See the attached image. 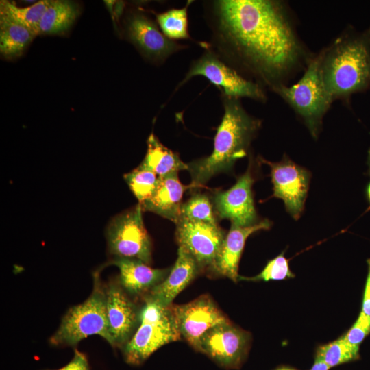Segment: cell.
<instances>
[{
  "label": "cell",
  "instance_id": "obj_1",
  "mask_svg": "<svg viewBox=\"0 0 370 370\" xmlns=\"http://www.w3.org/2000/svg\"><path fill=\"white\" fill-rule=\"evenodd\" d=\"M218 39L261 86L287 85L314 56L301 41L285 3L271 0L214 3Z\"/></svg>",
  "mask_w": 370,
  "mask_h": 370
},
{
  "label": "cell",
  "instance_id": "obj_2",
  "mask_svg": "<svg viewBox=\"0 0 370 370\" xmlns=\"http://www.w3.org/2000/svg\"><path fill=\"white\" fill-rule=\"evenodd\" d=\"M224 114L214 139L212 153L188 164L191 190L204 187L213 176L230 172L235 162L247 156L262 121L249 115L239 99L223 95Z\"/></svg>",
  "mask_w": 370,
  "mask_h": 370
},
{
  "label": "cell",
  "instance_id": "obj_3",
  "mask_svg": "<svg viewBox=\"0 0 370 370\" xmlns=\"http://www.w3.org/2000/svg\"><path fill=\"white\" fill-rule=\"evenodd\" d=\"M321 75L333 102L370 88V27L347 30L318 53Z\"/></svg>",
  "mask_w": 370,
  "mask_h": 370
},
{
  "label": "cell",
  "instance_id": "obj_4",
  "mask_svg": "<svg viewBox=\"0 0 370 370\" xmlns=\"http://www.w3.org/2000/svg\"><path fill=\"white\" fill-rule=\"evenodd\" d=\"M91 335L100 336L113 347L107 317L106 286L99 271L93 273L90 295L83 303L69 309L49 342L55 346H75Z\"/></svg>",
  "mask_w": 370,
  "mask_h": 370
},
{
  "label": "cell",
  "instance_id": "obj_5",
  "mask_svg": "<svg viewBox=\"0 0 370 370\" xmlns=\"http://www.w3.org/2000/svg\"><path fill=\"white\" fill-rule=\"evenodd\" d=\"M272 91L278 95L302 120L311 136L317 139L323 119L333 101L323 84L318 53L308 62L299 80L291 85H281Z\"/></svg>",
  "mask_w": 370,
  "mask_h": 370
},
{
  "label": "cell",
  "instance_id": "obj_6",
  "mask_svg": "<svg viewBox=\"0 0 370 370\" xmlns=\"http://www.w3.org/2000/svg\"><path fill=\"white\" fill-rule=\"evenodd\" d=\"M139 319L137 330L122 348L129 364L140 365L161 347L182 338L171 305L164 306L144 296Z\"/></svg>",
  "mask_w": 370,
  "mask_h": 370
},
{
  "label": "cell",
  "instance_id": "obj_7",
  "mask_svg": "<svg viewBox=\"0 0 370 370\" xmlns=\"http://www.w3.org/2000/svg\"><path fill=\"white\" fill-rule=\"evenodd\" d=\"M142 212L138 204L114 217L107 227L106 238L109 251L114 258L136 259L149 265L152 244Z\"/></svg>",
  "mask_w": 370,
  "mask_h": 370
},
{
  "label": "cell",
  "instance_id": "obj_8",
  "mask_svg": "<svg viewBox=\"0 0 370 370\" xmlns=\"http://www.w3.org/2000/svg\"><path fill=\"white\" fill-rule=\"evenodd\" d=\"M258 161L270 167L273 195L281 199L286 212L298 220L304 210L311 179V172L291 160L284 154L280 162H270L259 156Z\"/></svg>",
  "mask_w": 370,
  "mask_h": 370
},
{
  "label": "cell",
  "instance_id": "obj_9",
  "mask_svg": "<svg viewBox=\"0 0 370 370\" xmlns=\"http://www.w3.org/2000/svg\"><path fill=\"white\" fill-rule=\"evenodd\" d=\"M197 75L204 76L218 86L225 96L247 97L262 102L267 99L262 86L245 78L211 51L205 52L192 64L180 85Z\"/></svg>",
  "mask_w": 370,
  "mask_h": 370
},
{
  "label": "cell",
  "instance_id": "obj_10",
  "mask_svg": "<svg viewBox=\"0 0 370 370\" xmlns=\"http://www.w3.org/2000/svg\"><path fill=\"white\" fill-rule=\"evenodd\" d=\"M250 341L249 332L228 321L206 332L195 349L206 354L222 367L238 369L247 355Z\"/></svg>",
  "mask_w": 370,
  "mask_h": 370
},
{
  "label": "cell",
  "instance_id": "obj_11",
  "mask_svg": "<svg viewBox=\"0 0 370 370\" xmlns=\"http://www.w3.org/2000/svg\"><path fill=\"white\" fill-rule=\"evenodd\" d=\"M254 167L251 158L247 171L236 183L214 195L213 204L218 218L229 219L239 227L253 225L262 220L258 218L254 201L252 186L256 180Z\"/></svg>",
  "mask_w": 370,
  "mask_h": 370
},
{
  "label": "cell",
  "instance_id": "obj_12",
  "mask_svg": "<svg viewBox=\"0 0 370 370\" xmlns=\"http://www.w3.org/2000/svg\"><path fill=\"white\" fill-rule=\"evenodd\" d=\"M226 234L219 225L184 219L176 223L178 245L186 249L197 262L201 272L208 271L214 264Z\"/></svg>",
  "mask_w": 370,
  "mask_h": 370
},
{
  "label": "cell",
  "instance_id": "obj_13",
  "mask_svg": "<svg viewBox=\"0 0 370 370\" xmlns=\"http://www.w3.org/2000/svg\"><path fill=\"white\" fill-rule=\"evenodd\" d=\"M171 309L182 338L194 349L210 329L230 321L208 295L184 304H172Z\"/></svg>",
  "mask_w": 370,
  "mask_h": 370
},
{
  "label": "cell",
  "instance_id": "obj_14",
  "mask_svg": "<svg viewBox=\"0 0 370 370\" xmlns=\"http://www.w3.org/2000/svg\"><path fill=\"white\" fill-rule=\"evenodd\" d=\"M105 286L107 317L113 347L122 349L140 324V308L130 299L119 280H112Z\"/></svg>",
  "mask_w": 370,
  "mask_h": 370
},
{
  "label": "cell",
  "instance_id": "obj_15",
  "mask_svg": "<svg viewBox=\"0 0 370 370\" xmlns=\"http://www.w3.org/2000/svg\"><path fill=\"white\" fill-rule=\"evenodd\" d=\"M130 40L147 58L162 61L183 48L167 38L156 24L142 13H134L127 20Z\"/></svg>",
  "mask_w": 370,
  "mask_h": 370
},
{
  "label": "cell",
  "instance_id": "obj_16",
  "mask_svg": "<svg viewBox=\"0 0 370 370\" xmlns=\"http://www.w3.org/2000/svg\"><path fill=\"white\" fill-rule=\"evenodd\" d=\"M273 222L268 219L247 226L239 227L231 223L229 232L226 234L221 249L212 266L208 271L215 276L225 277L234 282L239 280L238 264L247 238L252 234L267 230Z\"/></svg>",
  "mask_w": 370,
  "mask_h": 370
},
{
  "label": "cell",
  "instance_id": "obj_17",
  "mask_svg": "<svg viewBox=\"0 0 370 370\" xmlns=\"http://www.w3.org/2000/svg\"><path fill=\"white\" fill-rule=\"evenodd\" d=\"M114 265L119 269V282L128 295H147L161 283L171 268L153 269L136 259L114 258L103 267Z\"/></svg>",
  "mask_w": 370,
  "mask_h": 370
},
{
  "label": "cell",
  "instance_id": "obj_18",
  "mask_svg": "<svg viewBox=\"0 0 370 370\" xmlns=\"http://www.w3.org/2000/svg\"><path fill=\"white\" fill-rule=\"evenodd\" d=\"M199 273L200 269L193 257L179 246L177 260L167 277L145 296L169 306Z\"/></svg>",
  "mask_w": 370,
  "mask_h": 370
},
{
  "label": "cell",
  "instance_id": "obj_19",
  "mask_svg": "<svg viewBox=\"0 0 370 370\" xmlns=\"http://www.w3.org/2000/svg\"><path fill=\"white\" fill-rule=\"evenodd\" d=\"M190 185L185 186L179 180L177 173L160 177L153 195L142 204L143 211L156 213L169 219L175 224L180 221L182 197Z\"/></svg>",
  "mask_w": 370,
  "mask_h": 370
},
{
  "label": "cell",
  "instance_id": "obj_20",
  "mask_svg": "<svg viewBox=\"0 0 370 370\" xmlns=\"http://www.w3.org/2000/svg\"><path fill=\"white\" fill-rule=\"evenodd\" d=\"M147 144V153L140 166L153 171L159 177L188 170V164L181 160L178 153L165 147L153 133L149 135Z\"/></svg>",
  "mask_w": 370,
  "mask_h": 370
},
{
  "label": "cell",
  "instance_id": "obj_21",
  "mask_svg": "<svg viewBox=\"0 0 370 370\" xmlns=\"http://www.w3.org/2000/svg\"><path fill=\"white\" fill-rule=\"evenodd\" d=\"M35 36L27 27L0 14V52L4 58L21 56Z\"/></svg>",
  "mask_w": 370,
  "mask_h": 370
},
{
  "label": "cell",
  "instance_id": "obj_22",
  "mask_svg": "<svg viewBox=\"0 0 370 370\" xmlns=\"http://www.w3.org/2000/svg\"><path fill=\"white\" fill-rule=\"evenodd\" d=\"M79 14L76 3L66 0H51L39 23L37 36L57 34L67 31Z\"/></svg>",
  "mask_w": 370,
  "mask_h": 370
},
{
  "label": "cell",
  "instance_id": "obj_23",
  "mask_svg": "<svg viewBox=\"0 0 370 370\" xmlns=\"http://www.w3.org/2000/svg\"><path fill=\"white\" fill-rule=\"evenodd\" d=\"M51 2V0H42L29 7L20 8L14 2L3 0L0 2V14L27 27L37 36L40 19Z\"/></svg>",
  "mask_w": 370,
  "mask_h": 370
},
{
  "label": "cell",
  "instance_id": "obj_24",
  "mask_svg": "<svg viewBox=\"0 0 370 370\" xmlns=\"http://www.w3.org/2000/svg\"><path fill=\"white\" fill-rule=\"evenodd\" d=\"M315 358L330 367L356 360L359 358V346L349 343L343 336L318 347Z\"/></svg>",
  "mask_w": 370,
  "mask_h": 370
},
{
  "label": "cell",
  "instance_id": "obj_25",
  "mask_svg": "<svg viewBox=\"0 0 370 370\" xmlns=\"http://www.w3.org/2000/svg\"><path fill=\"white\" fill-rule=\"evenodd\" d=\"M181 219L219 225L214 204L206 194L195 193L182 204Z\"/></svg>",
  "mask_w": 370,
  "mask_h": 370
},
{
  "label": "cell",
  "instance_id": "obj_26",
  "mask_svg": "<svg viewBox=\"0 0 370 370\" xmlns=\"http://www.w3.org/2000/svg\"><path fill=\"white\" fill-rule=\"evenodd\" d=\"M123 177L140 204L153 195L160 180L155 173L139 165Z\"/></svg>",
  "mask_w": 370,
  "mask_h": 370
},
{
  "label": "cell",
  "instance_id": "obj_27",
  "mask_svg": "<svg viewBox=\"0 0 370 370\" xmlns=\"http://www.w3.org/2000/svg\"><path fill=\"white\" fill-rule=\"evenodd\" d=\"M156 16L162 32L169 39L190 38L188 32L187 6L173 8Z\"/></svg>",
  "mask_w": 370,
  "mask_h": 370
},
{
  "label": "cell",
  "instance_id": "obj_28",
  "mask_svg": "<svg viewBox=\"0 0 370 370\" xmlns=\"http://www.w3.org/2000/svg\"><path fill=\"white\" fill-rule=\"evenodd\" d=\"M284 253V251L269 260L263 270L257 275L249 278L239 276L238 280L258 282L283 280L294 278L295 275L290 269L288 260L285 257Z\"/></svg>",
  "mask_w": 370,
  "mask_h": 370
},
{
  "label": "cell",
  "instance_id": "obj_29",
  "mask_svg": "<svg viewBox=\"0 0 370 370\" xmlns=\"http://www.w3.org/2000/svg\"><path fill=\"white\" fill-rule=\"evenodd\" d=\"M370 334V317L360 312L358 319L343 336L350 343L359 346L363 340Z\"/></svg>",
  "mask_w": 370,
  "mask_h": 370
},
{
  "label": "cell",
  "instance_id": "obj_30",
  "mask_svg": "<svg viewBox=\"0 0 370 370\" xmlns=\"http://www.w3.org/2000/svg\"><path fill=\"white\" fill-rule=\"evenodd\" d=\"M58 370H89V365L86 356L77 349H75L72 360Z\"/></svg>",
  "mask_w": 370,
  "mask_h": 370
},
{
  "label": "cell",
  "instance_id": "obj_31",
  "mask_svg": "<svg viewBox=\"0 0 370 370\" xmlns=\"http://www.w3.org/2000/svg\"><path fill=\"white\" fill-rule=\"evenodd\" d=\"M367 263L368 271L363 295L361 312L365 315L370 317V258L367 260Z\"/></svg>",
  "mask_w": 370,
  "mask_h": 370
},
{
  "label": "cell",
  "instance_id": "obj_32",
  "mask_svg": "<svg viewBox=\"0 0 370 370\" xmlns=\"http://www.w3.org/2000/svg\"><path fill=\"white\" fill-rule=\"evenodd\" d=\"M367 163L368 165L367 173L369 176V180L367 182L365 188V195L366 200L369 204V208L365 212H367L370 210V149H369V151H368V157H367Z\"/></svg>",
  "mask_w": 370,
  "mask_h": 370
},
{
  "label": "cell",
  "instance_id": "obj_33",
  "mask_svg": "<svg viewBox=\"0 0 370 370\" xmlns=\"http://www.w3.org/2000/svg\"><path fill=\"white\" fill-rule=\"evenodd\" d=\"M330 368L324 362L315 358L314 365L310 370H328Z\"/></svg>",
  "mask_w": 370,
  "mask_h": 370
},
{
  "label": "cell",
  "instance_id": "obj_34",
  "mask_svg": "<svg viewBox=\"0 0 370 370\" xmlns=\"http://www.w3.org/2000/svg\"><path fill=\"white\" fill-rule=\"evenodd\" d=\"M276 370H295V369L288 368V367H281V368L277 369Z\"/></svg>",
  "mask_w": 370,
  "mask_h": 370
}]
</instances>
